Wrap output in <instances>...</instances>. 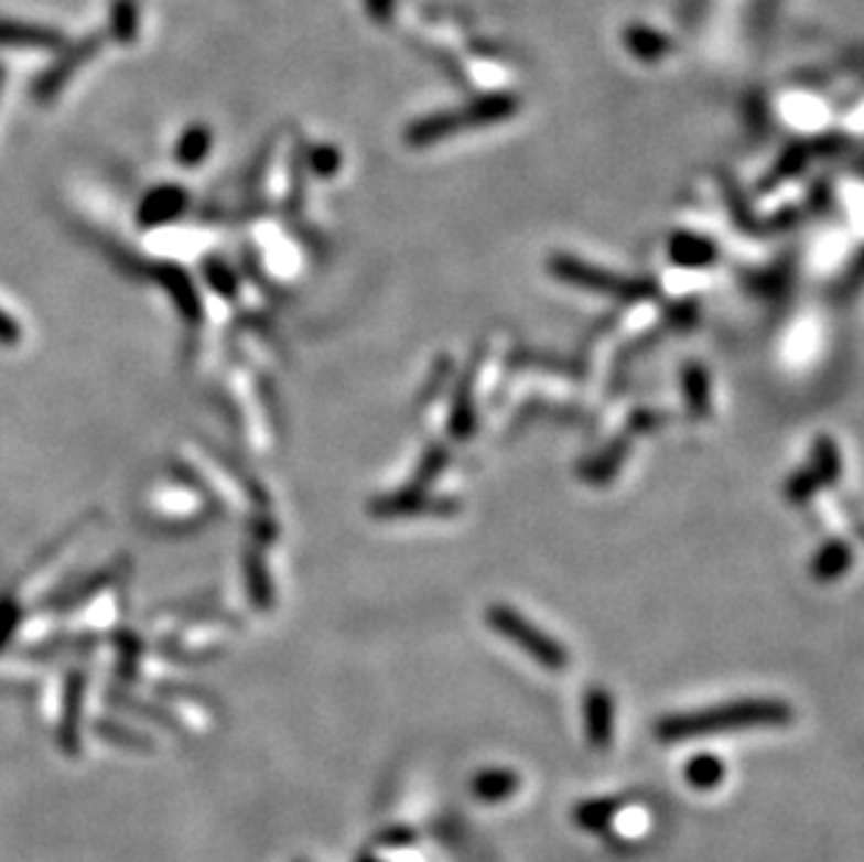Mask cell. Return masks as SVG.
I'll return each instance as SVG.
<instances>
[{
  "label": "cell",
  "mask_w": 864,
  "mask_h": 862,
  "mask_svg": "<svg viewBox=\"0 0 864 862\" xmlns=\"http://www.w3.org/2000/svg\"><path fill=\"white\" fill-rule=\"evenodd\" d=\"M473 389H471V378L460 384V392L454 398V409H451V434L460 440H467L473 434Z\"/></svg>",
  "instance_id": "obj_20"
},
{
  "label": "cell",
  "mask_w": 864,
  "mask_h": 862,
  "mask_svg": "<svg viewBox=\"0 0 864 862\" xmlns=\"http://www.w3.org/2000/svg\"><path fill=\"white\" fill-rule=\"evenodd\" d=\"M187 207V194L180 185H160V188L149 191L140 202L138 222L143 227H160L169 222L180 219L182 211Z\"/></svg>",
  "instance_id": "obj_9"
},
{
  "label": "cell",
  "mask_w": 864,
  "mask_h": 862,
  "mask_svg": "<svg viewBox=\"0 0 864 862\" xmlns=\"http://www.w3.org/2000/svg\"><path fill=\"white\" fill-rule=\"evenodd\" d=\"M683 398L694 418L711 414V376L702 365H689L683 370Z\"/></svg>",
  "instance_id": "obj_15"
},
{
  "label": "cell",
  "mask_w": 864,
  "mask_h": 862,
  "mask_svg": "<svg viewBox=\"0 0 864 862\" xmlns=\"http://www.w3.org/2000/svg\"><path fill=\"white\" fill-rule=\"evenodd\" d=\"M342 169V154L336 147H316L311 149V171L316 176H333Z\"/></svg>",
  "instance_id": "obj_24"
},
{
  "label": "cell",
  "mask_w": 864,
  "mask_h": 862,
  "mask_svg": "<svg viewBox=\"0 0 864 862\" xmlns=\"http://www.w3.org/2000/svg\"><path fill=\"white\" fill-rule=\"evenodd\" d=\"M792 705L773 698H747L733 703L711 705V709L683 711V714L660 716L655 736L660 742H683L694 736L727 734V731L749 729H784L792 723Z\"/></svg>",
  "instance_id": "obj_1"
},
{
  "label": "cell",
  "mask_w": 864,
  "mask_h": 862,
  "mask_svg": "<svg viewBox=\"0 0 864 862\" xmlns=\"http://www.w3.org/2000/svg\"><path fill=\"white\" fill-rule=\"evenodd\" d=\"M445 465H447V449L445 445H431L429 451H425V456H423V462H420V468H418V474H414V482H411V487H429L431 482L436 480V476L442 474V471H445Z\"/></svg>",
  "instance_id": "obj_23"
},
{
  "label": "cell",
  "mask_w": 864,
  "mask_h": 862,
  "mask_svg": "<svg viewBox=\"0 0 864 862\" xmlns=\"http://www.w3.org/2000/svg\"><path fill=\"white\" fill-rule=\"evenodd\" d=\"M806 471L814 476L820 491L822 487L836 485V480L842 476V456L829 434H822V438L814 440V445H811V462L806 465Z\"/></svg>",
  "instance_id": "obj_12"
},
{
  "label": "cell",
  "mask_w": 864,
  "mask_h": 862,
  "mask_svg": "<svg viewBox=\"0 0 864 862\" xmlns=\"http://www.w3.org/2000/svg\"><path fill=\"white\" fill-rule=\"evenodd\" d=\"M853 552L845 541H829L811 560V578L820 583H834L851 569Z\"/></svg>",
  "instance_id": "obj_13"
},
{
  "label": "cell",
  "mask_w": 864,
  "mask_h": 862,
  "mask_svg": "<svg viewBox=\"0 0 864 862\" xmlns=\"http://www.w3.org/2000/svg\"><path fill=\"white\" fill-rule=\"evenodd\" d=\"M210 147H213L210 129L202 127V123H194V127H187L185 132L180 134V143H176V160H180L185 169H194V165H199L202 160L210 154Z\"/></svg>",
  "instance_id": "obj_18"
},
{
  "label": "cell",
  "mask_w": 864,
  "mask_h": 862,
  "mask_svg": "<svg viewBox=\"0 0 864 862\" xmlns=\"http://www.w3.org/2000/svg\"><path fill=\"white\" fill-rule=\"evenodd\" d=\"M107 29H109V37H116L118 43H134L140 29L138 0H112Z\"/></svg>",
  "instance_id": "obj_17"
},
{
  "label": "cell",
  "mask_w": 864,
  "mask_h": 862,
  "mask_svg": "<svg viewBox=\"0 0 864 862\" xmlns=\"http://www.w3.org/2000/svg\"><path fill=\"white\" fill-rule=\"evenodd\" d=\"M20 342V325L0 309V345H18Z\"/></svg>",
  "instance_id": "obj_26"
},
{
  "label": "cell",
  "mask_w": 864,
  "mask_h": 862,
  "mask_svg": "<svg viewBox=\"0 0 864 862\" xmlns=\"http://www.w3.org/2000/svg\"><path fill=\"white\" fill-rule=\"evenodd\" d=\"M520 778L518 773L507 771V767H493V771H482L473 776L471 782V793L476 801L484 804H498L507 801V798L515 796Z\"/></svg>",
  "instance_id": "obj_11"
},
{
  "label": "cell",
  "mask_w": 864,
  "mask_h": 862,
  "mask_svg": "<svg viewBox=\"0 0 864 862\" xmlns=\"http://www.w3.org/2000/svg\"><path fill=\"white\" fill-rule=\"evenodd\" d=\"M622 809L624 798H591V801L576 804L571 818H574V823L580 826V829H585V832H602V829H607V826L613 823V818H616Z\"/></svg>",
  "instance_id": "obj_14"
},
{
  "label": "cell",
  "mask_w": 864,
  "mask_h": 862,
  "mask_svg": "<svg viewBox=\"0 0 864 862\" xmlns=\"http://www.w3.org/2000/svg\"><path fill=\"white\" fill-rule=\"evenodd\" d=\"M358 862H384V860H378V856H369V854H361V856H358Z\"/></svg>",
  "instance_id": "obj_27"
},
{
  "label": "cell",
  "mask_w": 864,
  "mask_h": 862,
  "mask_svg": "<svg viewBox=\"0 0 864 862\" xmlns=\"http://www.w3.org/2000/svg\"><path fill=\"white\" fill-rule=\"evenodd\" d=\"M624 43H627L629 54L641 62H658L669 54V40L649 25H629Z\"/></svg>",
  "instance_id": "obj_16"
},
{
  "label": "cell",
  "mask_w": 864,
  "mask_h": 862,
  "mask_svg": "<svg viewBox=\"0 0 864 862\" xmlns=\"http://www.w3.org/2000/svg\"><path fill=\"white\" fill-rule=\"evenodd\" d=\"M247 585H249V594H252L255 605H260V607L272 605L274 591H272V580H269L267 563H263L260 558H255V554H249L247 558Z\"/></svg>",
  "instance_id": "obj_21"
},
{
  "label": "cell",
  "mask_w": 864,
  "mask_h": 862,
  "mask_svg": "<svg viewBox=\"0 0 864 862\" xmlns=\"http://www.w3.org/2000/svg\"><path fill=\"white\" fill-rule=\"evenodd\" d=\"M549 272L554 274L560 283L576 285V289H585V292L611 294V298L629 300V303L655 298L652 280L624 278V274L611 272V269L593 267V263L582 261V258H574V256H565V252H557V256L549 258Z\"/></svg>",
  "instance_id": "obj_3"
},
{
  "label": "cell",
  "mask_w": 864,
  "mask_h": 862,
  "mask_svg": "<svg viewBox=\"0 0 864 862\" xmlns=\"http://www.w3.org/2000/svg\"><path fill=\"white\" fill-rule=\"evenodd\" d=\"M411 843H418V832L409 829V826H392V829H384L381 834H375V845H384V849H400V845Z\"/></svg>",
  "instance_id": "obj_25"
},
{
  "label": "cell",
  "mask_w": 864,
  "mask_h": 862,
  "mask_svg": "<svg viewBox=\"0 0 864 862\" xmlns=\"http://www.w3.org/2000/svg\"><path fill=\"white\" fill-rule=\"evenodd\" d=\"M3 79H7V67L0 65V90H3Z\"/></svg>",
  "instance_id": "obj_28"
},
{
  "label": "cell",
  "mask_w": 864,
  "mask_h": 862,
  "mask_svg": "<svg viewBox=\"0 0 864 862\" xmlns=\"http://www.w3.org/2000/svg\"><path fill=\"white\" fill-rule=\"evenodd\" d=\"M101 43H104V34L101 31H96V34H87V37H82L79 43H73L71 49L60 51V54H56V60L45 67L43 74H40V79L31 85V93H34L36 101L45 104V101H51V98L60 96V90L73 79V74H76L79 67H85L87 62H90L93 56L101 51Z\"/></svg>",
  "instance_id": "obj_5"
},
{
  "label": "cell",
  "mask_w": 864,
  "mask_h": 862,
  "mask_svg": "<svg viewBox=\"0 0 864 862\" xmlns=\"http://www.w3.org/2000/svg\"><path fill=\"white\" fill-rule=\"evenodd\" d=\"M585 736L593 751H607L613 742V694L591 687L585 694Z\"/></svg>",
  "instance_id": "obj_8"
},
{
  "label": "cell",
  "mask_w": 864,
  "mask_h": 862,
  "mask_svg": "<svg viewBox=\"0 0 864 862\" xmlns=\"http://www.w3.org/2000/svg\"><path fill=\"white\" fill-rule=\"evenodd\" d=\"M375 518H409V516H454L460 513V502L447 496H431L423 487H406V491L387 493L369 505Z\"/></svg>",
  "instance_id": "obj_6"
},
{
  "label": "cell",
  "mask_w": 864,
  "mask_h": 862,
  "mask_svg": "<svg viewBox=\"0 0 864 862\" xmlns=\"http://www.w3.org/2000/svg\"><path fill=\"white\" fill-rule=\"evenodd\" d=\"M487 622H490L493 631L498 636H504L507 642H512L515 647L526 653V656L538 661L543 669H551V672H560V669L569 667V650L562 647L557 638H551L549 633L540 631L534 622H529L526 616H520L515 607L509 605H490L487 611Z\"/></svg>",
  "instance_id": "obj_4"
},
{
  "label": "cell",
  "mask_w": 864,
  "mask_h": 862,
  "mask_svg": "<svg viewBox=\"0 0 864 862\" xmlns=\"http://www.w3.org/2000/svg\"><path fill=\"white\" fill-rule=\"evenodd\" d=\"M518 107H520L518 98L509 96V93L482 96L476 98V101L465 104V107L434 112V116H425L420 118V121H414L409 129H406V143H409L411 149L434 147V143H440V140L451 138V134L456 132H465V129L493 127V123L507 121V118L515 116Z\"/></svg>",
  "instance_id": "obj_2"
},
{
  "label": "cell",
  "mask_w": 864,
  "mask_h": 862,
  "mask_svg": "<svg viewBox=\"0 0 864 862\" xmlns=\"http://www.w3.org/2000/svg\"><path fill=\"white\" fill-rule=\"evenodd\" d=\"M65 34L60 29L40 23H25V20L0 18V49H36V51H60L65 45Z\"/></svg>",
  "instance_id": "obj_7"
},
{
  "label": "cell",
  "mask_w": 864,
  "mask_h": 862,
  "mask_svg": "<svg viewBox=\"0 0 864 862\" xmlns=\"http://www.w3.org/2000/svg\"><path fill=\"white\" fill-rule=\"evenodd\" d=\"M669 258L683 269H702L716 261V244L696 233H674L669 238Z\"/></svg>",
  "instance_id": "obj_10"
},
{
  "label": "cell",
  "mask_w": 864,
  "mask_h": 862,
  "mask_svg": "<svg viewBox=\"0 0 864 862\" xmlns=\"http://www.w3.org/2000/svg\"><path fill=\"white\" fill-rule=\"evenodd\" d=\"M725 778V762L713 753H700L685 765V782L696 789H713Z\"/></svg>",
  "instance_id": "obj_19"
},
{
  "label": "cell",
  "mask_w": 864,
  "mask_h": 862,
  "mask_svg": "<svg viewBox=\"0 0 864 862\" xmlns=\"http://www.w3.org/2000/svg\"><path fill=\"white\" fill-rule=\"evenodd\" d=\"M624 451H627V443H613L605 454H598L596 460L591 462L585 468V480L587 482H607L613 474L618 471V465L624 462Z\"/></svg>",
  "instance_id": "obj_22"
}]
</instances>
